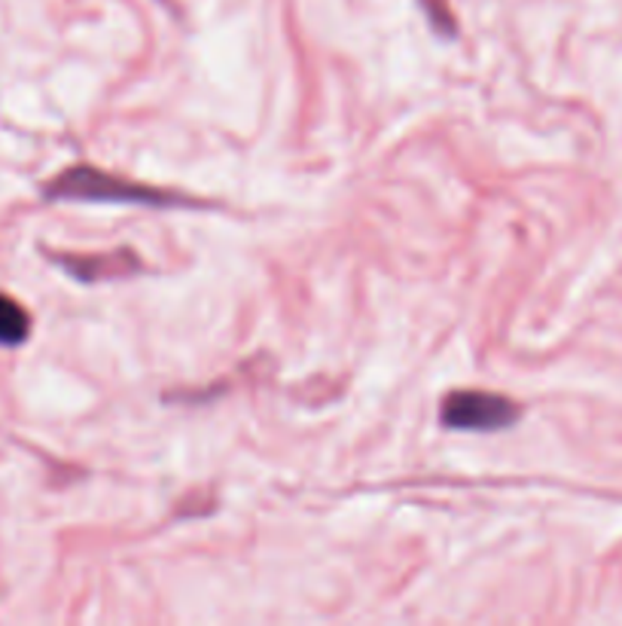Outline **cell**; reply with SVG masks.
<instances>
[{
	"instance_id": "obj_3",
	"label": "cell",
	"mask_w": 622,
	"mask_h": 626,
	"mask_svg": "<svg viewBox=\"0 0 622 626\" xmlns=\"http://www.w3.org/2000/svg\"><path fill=\"white\" fill-rule=\"evenodd\" d=\"M59 264L86 285L110 281V278H129L134 272H141V260L132 251H110L96 254V257H73L71 254V257H59Z\"/></svg>"
},
{
	"instance_id": "obj_4",
	"label": "cell",
	"mask_w": 622,
	"mask_h": 626,
	"mask_svg": "<svg viewBox=\"0 0 622 626\" xmlns=\"http://www.w3.org/2000/svg\"><path fill=\"white\" fill-rule=\"evenodd\" d=\"M31 334V315L19 302L0 294V346H22Z\"/></svg>"
},
{
	"instance_id": "obj_5",
	"label": "cell",
	"mask_w": 622,
	"mask_h": 626,
	"mask_svg": "<svg viewBox=\"0 0 622 626\" xmlns=\"http://www.w3.org/2000/svg\"><path fill=\"white\" fill-rule=\"evenodd\" d=\"M421 7H424V12H428V19H431V24L440 31V34L452 37L458 31L455 19H452V10H449V3L445 0H419Z\"/></svg>"
},
{
	"instance_id": "obj_2",
	"label": "cell",
	"mask_w": 622,
	"mask_h": 626,
	"mask_svg": "<svg viewBox=\"0 0 622 626\" xmlns=\"http://www.w3.org/2000/svg\"><path fill=\"white\" fill-rule=\"evenodd\" d=\"M519 419L522 407L494 391H452L443 400V425L455 431H506Z\"/></svg>"
},
{
	"instance_id": "obj_1",
	"label": "cell",
	"mask_w": 622,
	"mask_h": 626,
	"mask_svg": "<svg viewBox=\"0 0 622 626\" xmlns=\"http://www.w3.org/2000/svg\"><path fill=\"white\" fill-rule=\"evenodd\" d=\"M47 199H73V202H117V206H187L183 196L162 193L150 183L129 181L96 166H73L43 187Z\"/></svg>"
}]
</instances>
